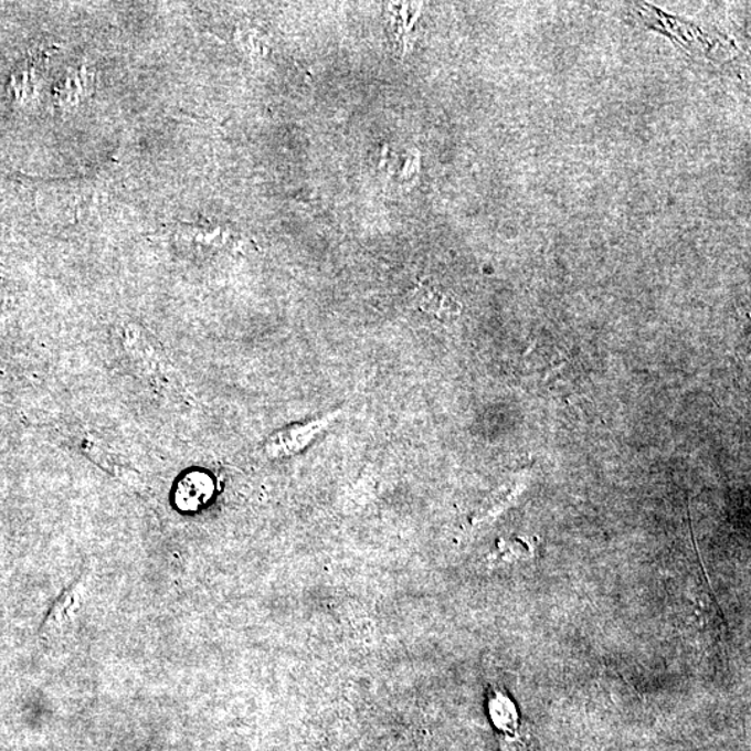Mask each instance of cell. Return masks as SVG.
I'll list each match as a JSON object with an SVG mask.
<instances>
[{
  "instance_id": "6da1fadb",
  "label": "cell",
  "mask_w": 751,
  "mask_h": 751,
  "mask_svg": "<svg viewBox=\"0 0 751 751\" xmlns=\"http://www.w3.org/2000/svg\"><path fill=\"white\" fill-rule=\"evenodd\" d=\"M120 345L130 359L134 369L147 382L162 391L176 395L180 391L176 369L169 361L157 340L137 325L128 324L120 329Z\"/></svg>"
},
{
  "instance_id": "7a4b0ae2",
  "label": "cell",
  "mask_w": 751,
  "mask_h": 751,
  "mask_svg": "<svg viewBox=\"0 0 751 751\" xmlns=\"http://www.w3.org/2000/svg\"><path fill=\"white\" fill-rule=\"evenodd\" d=\"M213 491L212 480L205 474H190L182 477L176 490V503L184 511L203 506Z\"/></svg>"
},
{
  "instance_id": "3957f363",
  "label": "cell",
  "mask_w": 751,
  "mask_h": 751,
  "mask_svg": "<svg viewBox=\"0 0 751 751\" xmlns=\"http://www.w3.org/2000/svg\"><path fill=\"white\" fill-rule=\"evenodd\" d=\"M319 432V426L310 425L299 429H289L287 432L275 434L265 445V453L269 457H281V455L293 454V451L304 447L308 440Z\"/></svg>"
},
{
  "instance_id": "277c9868",
  "label": "cell",
  "mask_w": 751,
  "mask_h": 751,
  "mask_svg": "<svg viewBox=\"0 0 751 751\" xmlns=\"http://www.w3.org/2000/svg\"><path fill=\"white\" fill-rule=\"evenodd\" d=\"M417 303L421 308L427 310L433 315L448 316L455 314V304L453 300L445 298L442 293L434 288H422L417 294Z\"/></svg>"
}]
</instances>
